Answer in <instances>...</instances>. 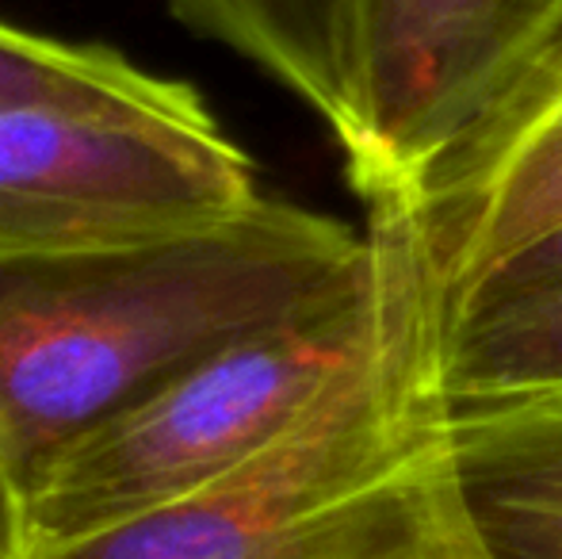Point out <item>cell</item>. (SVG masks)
Listing matches in <instances>:
<instances>
[{
    "label": "cell",
    "mask_w": 562,
    "mask_h": 559,
    "mask_svg": "<svg viewBox=\"0 0 562 559\" xmlns=\"http://www.w3.org/2000/svg\"><path fill=\"white\" fill-rule=\"evenodd\" d=\"M363 272V226L272 195L180 238L0 261V559H31V502L77 437Z\"/></svg>",
    "instance_id": "obj_1"
},
{
    "label": "cell",
    "mask_w": 562,
    "mask_h": 559,
    "mask_svg": "<svg viewBox=\"0 0 562 559\" xmlns=\"http://www.w3.org/2000/svg\"><path fill=\"white\" fill-rule=\"evenodd\" d=\"M445 311L414 242L383 249L371 349L257 460L43 559H490L451 468Z\"/></svg>",
    "instance_id": "obj_2"
},
{
    "label": "cell",
    "mask_w": 562,
    "mask_h": 559,
    "mask_svg": "<svg viewBox=\"0 0 562 559\" xmlns=\"http://www.w3.org/2000/svg\"><path fill=\"white\" fill-rule=\"evenodd\" d=\"M379 318L383 265L368 238L356 288L218 345L77 437L31 502V559L161 514L257 460L371 349Z\"/></svg>",
    "instance_id": "obj_3"
},
{
    "label": "cell",
    "mask_w": 562,
    "mask_h": 559,
    "mask_svg": "<svg viewBox=\"0 0 562 559\" xmlns=\"http://www.w3.org/2000/svg\"><path fill=\"white\" fill-rule=\"evenodd\" d=\"M260 200L211 108H0V261L180 238Z\"/></svg>",
    "instance_id": "obj_4"
},
{
    "label": "cell",
    "mask_w": 562,
    "mask_h": 559,
    "mask_svg": "<svg viewBox=\"0 0 562 559\" xmlns=\"http://www.w3.org/2000/svg\"><path fill=\"white\" fill-rule=\"evenodd\" d=\"M562 0H348L352 127L340 146L363 203L402 195L509 77Z\"/></svg>",
    "instance_id": "obj_5"
},
{
    "label": "cell",
    "mask_w": 562,
    "mask_h": 559,
    "mask_svg": "<svg viewBox=\"0 0 562 559\" xmlns=\"http://www.w3.org/2000/svg\"><path fill=\"white\" fill-rule=\"evenodd\" d=\"M445 318L562 226V8L406 188Z\"/></svg>",
    "instance_id": "obj_6"
},
{
    "label": "cell",
    "mask_w": 562,
    "mask_h": 559,
    "mask_svg": "<svg viewBox=\"0 0 562 559\" xmlns=\"http://www.w3.org/2000/svg\"><path fill=\"white\" fill-rule=\"evenodd\" d=\"M448 445L490 559H562V395L459 406Z\"/></svg>",
    "instance_id": "obj_7"
},
{
    "label": "cell",
    "mask_w": 562,
    "mask_h": 559,
    "mask_svg": "<svg viewBox=\"0 0 562 559\" xmlns=\"http://www.w3.org/2000/svg\"><path fill=\"white\" fill-rule=\"evenodd\" d=\"M169 15L314 112L337 146L352 127L348 0H165Z\"/></svg>",
    "instance_id": "obj_8"
},
{
    "label": "cell",
    "mask_w": 562,
    "mask_h": 559,
    "mask_svg": "<svg viewBox=\"0 0 562 559\" xmlns=\"http://www.w3.org/2000/svg\"><path fill=\"white\" fill-rule=\"evenodd\" d=\"M448 406L562 395V277L482 295L445 322Z\"/></svg>",
    "instance_id": "obj_9"
},
{
    "label": "cell",
    "mask_w": 562,
    "mask_h": 559,
    "mask_svg": "<svg viewBox=\"0 0 562 559\" xmlns=\"http://www.w3.org/2000/svg\"><path fill=\"white\" fill-rule=\"evenodd\" d=\"M131 108L188 115L211 108L195 85L134 66L104 43H69L0 20V108Z\"/></svg>",
    "instance_id": "obj_10"
},
{
    "label": "cell",
    "mask_w": 562,
    "mask_h": 559,
    "mask_svg": "<svg viewBox=\"0 0 562 559\" xmlns=\"http://www.w3.org/2000/svg\"><path fill=\"white\" fill-rule=\"evenodd\" d=\"M559 277H562V226L555 234H548L543 242H536L532 249H525L517 261L505 265L497 277H490L471 299H467L463 306H471L474 299H482V295H497V291H513V288H532V283L559 280ZM463 306H459V311H463ZM459 311H451V314H459ZM451 314H448V318H451Z\"/></svg>",
    "instance_id": "obj_11"
}]
</instances>
